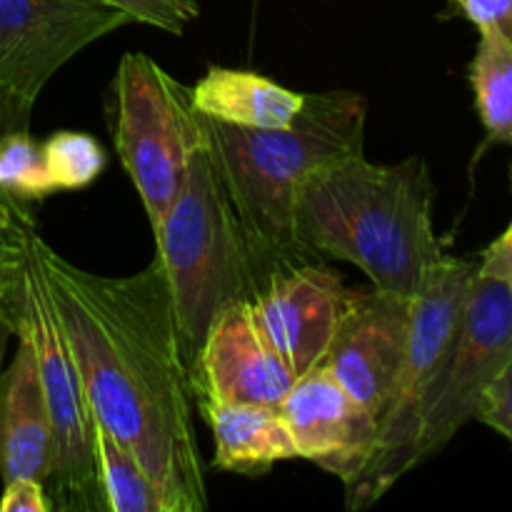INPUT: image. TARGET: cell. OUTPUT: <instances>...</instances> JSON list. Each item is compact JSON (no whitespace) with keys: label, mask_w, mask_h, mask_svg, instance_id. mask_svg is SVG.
<instances>
[{"label":"cell","mask_w":512,"mask_h":512,"mask_svg":"<svg viewBox=\"0 0 512 512\" xmlns=\"http://www.w3.org/2000/svg\"><path fill=\"white\" fill-rule=\"evenodd\" d=\"M65 330L95 420L158 485L170 512L208 508L195 398L158 258L133 275H98L25 235Z\"/></svg>","instance_id":"1"},{"label":"cell","mask_w":512,"mask_h":512,"mask_svg":"<svg viewBox=\"0 0 512 512\" xmlns=\"http://www.w3.org/2000/svg\"><path fill=\"white\" fill-rule=\"evenodd\" d=\"M95 458L105 512H170L158 485L113 433L95 420Z\"/></svg>","instance_id":"18"},{"label":"cell","mask_w":512,"mask_h":512,"mask_svg":"<svg viewBox=\"0 0 512 512\" xmlns=\"http://www.w3.org/2000/svg\"><path fill=\"white\" fill-rule=\"evenodd\" d=\"M45 165L55 190H83L100 178L108 155L105 148L88 133L58 130L43 143Z\"/></svg>","instance_id":"20"},{"label":"cell","mask_w":512,"mask_h":512,"mask_svg":"<svg viewBox=\"0 0 512 512\" xmlns=\"http://www.w3.org/2000/svg\"><path fill=\"white\" fill-rule=\"evenodd\" d=\"M15 335V293L8 298H0V373H3L5 350L8 340Z\"/></svg>","instance_id":"28"},{"label":"cell","mask_w":512,"mask_h":512,"mask_svg":"<svg viewBox=\"0 0 512 512\" xmlns=\"http://www.w3.org/2000/svg\"><path fill=\"white\" fill-rule=\"evenodd\" d=\"M295 378L258 330L250 303L220 308L190 363L193 398L220 403L278 408Z\"/></svg>","instance_id":"11"},{"label":"cell","mask_w":512,"mask_h":512,"mask_svg":"<svg viewBox=\"0 0 512 512\" xmlns=\"http://www.w3.org/2000/svg\"><path fill=\"white\" fill-rule=\"evenodd\" d=\"M15 338H23L33 350L53 423L55 465L45 485L53 510L105 512L95 458V415L38 260L30 253L28 243L23 273L15 288Z\"/></svg>","instance_id":"7"},{"label":"cell","mask_w":512,"mask_h":512,"mask_svg":"<svg viewBox=\"0 0 512 512\" xmlns=\"http://www.w3.org/2000/svg\"><path fill=\"white\" fill-rule=\"evenodd\" d=\"M28 123L30 120H25L18 110L10 108L8 100L0 95V138L5 133H13V130H28Z\"/></svg>","instance_id":"29"},{"label":"cell","mask_w":512,"mask_h":512,"mask_svg":"<svg viewBox=\"0 0 512 512\" xmlns=\"http://www.w3.org/2000/svg\"><path fill=\"white\" fill-rule=\"evenodd\" d=\"M128 23L103 0H0V95L30 120L38 95L65 63Z\"/></svg>","instance_id":"9"},{"label":"cell","mask_w":512,"mask_h":512,"mask_svg":"<svg viewBox=\"0 0 512 512\" xmlns=\"http://www.w3.org/2000/svg\"><path fill=\"white\" fill-rule=\"evenodd\" d=\"M58 193L48 173L43 143L28 130H13L0 138V195L20 205L38 203Z\"/></svg>","instance_id":"19"},{"label":"cell","mask_w":512,"mask_h":512,"mask_svg":"<svg viewBox=\"0 0 512 512\" xmlns=\"http://www.w3.org/2000/svg\"><path fill=\"white\" fill-rule=\"evenodd\" d=\"M345 303L343 278L328 265L308 263L275 278L250 310L270 348L295 375H303L323 363Z\"/></svg>","instance_id":"13"},{"label":"cell","mask_w":512,"mask_h":512,"mask_svg":"<svg viewBox=\"0 0 512 512\" xmlns=\"http://www.w3.org/2000/svg\"><path fill=\"white\" fill-rule=\"evenodd\" d=\"M278 413L293 435L298 458L310 460L343 485L363 473L378 438V420L323 365L295 378Z\"/></svg>","instance_id":"12"},{"label":"cell","mask_w":512,"mask_h":512,"mask_svg":"<svg viewBox=\"0 0 512 512\" xmlns=\"http://www.w3.org/2000/svg\"><path fill=\"white\" fill-rule=\"evenodd\" d=\"M55 465V435L30 345L0 373V478H35L48 485Z\"/></svg>","instance_id":"14"},{"label":"cell","mask_w":512,"mask_h":512,"mask_svg":"<svg viewBox=\"0 0 512 512\" xmlns=\"http://www.w3.org/2000/svg\"><path fill=\"white\" fill-rule=\"evenodd\" d=\"M365 123L368 103L353 90L308 93L293 125L280 130L205 118L208 153L268 285L300 265L320 263L295 235V200L315 170L365 153Z\"/></svg>","instance_id":"3"},{"label":"cell","mask_w":512,"mask_h":512,"mask_svg":"<svg viewBox=\"0 0 512 512\" xmlns=\"http://www.w3.org/2000/svg\"><path fill=\"white\" fill-rule=\"evenodd\" d=\"M35 230V220L28 205H20L0 195V240H18Z\"/></svg>","instance_id":"27"},{"label":"cell","mask_w":512,"mask_h":512,"mask_svg":"<svg viewBox=\"0 0 512 512\" xmlns=\"http://www.w3.org/2000/svg\"><path fill=\"white\" fill-rule=\"evenodd\" d=\"M468 78L488 143L512 145V45L508 40L480 30Z\"/></svg>","instance_id":"17"},{"label":"cell","mask_w":512,"mask_h":512,"mask_svg":"<svg viewBox=\"0 0 512 512\" xmlns=\"http://www.w3.org/2000/svg\"><path fill=\"white\" fill-rule=\"evenodd\" d=\"M193 108L215 123L248 130H280L293 125L305 93L285 88L253 70L210 65L190 88Z\"/></svg>","instance_id":"16"},{"label":"cell","mask_w":512,"mask_h":512,"mask_svg":"<svg viewBox=\"0 0 512 512\" xmlns=\"http://www.w3.org/2000/svg\"><path fill=\"white\" fill-rule=\"evenodd\" d=\"M475 275V260L455 258L448 253L435 265L428 283L410 303L405 358L395 378L388 408L378 423L373 455L363 473L343 485L345 508L350 512L365 510L383 500L403 475L415 470V438L425 393L458 328Z\"/></svg>","instance_id":"6"},{"label":"cell","mask_w":512,"mask_h":512,"mask_svg":"<svg viewBox=\"0 0 512 512\" xmlns=\"http://www.w3.org/2000/svg\"><path fill=\"white\" fill-rule=\"evenodd\" d=\"M510 178H512V173H510Z\"/></svg>","instance_id":"30"},{"label":"cell","mask_w":512,"mask_h":512,"mask_svg":"<svg viewBox=\"0 0 512 512\" xmlns=\"http://www.w3.org/2000/svg\"><path fill=\"white\" fill-rule=\"evenodd\" d=\"M0 512H53L45 483L35 478H15L3 483Z\"/></svg>","instance_id":"24"},{"label":"cell","mask_w":512,"mask_h":512,"mask_svg":"<svg viewBox=\"0 0 512 512\" xmlns=\"http://www.w3.org/2000/svg\"><path fill=\"white\" fill-rule=\"evenodd\" d=\"M458 15L485 33H495L512 45V0H450Z\"/></svg>","instance_id":"23"},{"label":"cell","mask_w":512,"mask_h":512,"mask_svg":"<svg viewBox=\"0 0 512 512\" xmlns=\"http://www.w3.org/2000/svg\"><path fill=\"white\" fill-rule=\"evenodd\" d=\"M123 10L130 23H145L170 35H183L193 20H198V0H103Z\"/></svg>","instance_id":"21"},{"label":"cell","mask_w":512,"mask_h":512,"mask_svg":"<svg viewBox=\"0 0 512 512\" xmlns=\"http://www.w3.org/2000/svg\"><path fill=\"white\" fill-rule=\"evenodd\" d=\"M410 303L375 285L348 290L323 368L380 423L408 345Z\"/></svg>","instance_id":"10"},{"label":"cell","mask_w":512,"mask_h":512,"mask_svg":"<svg viewBox=\"0 0 512 512\" xmlns=\"http://www.w3.org/2000/svg\"><path fill=\"white\" fill-rule=\"evenodd\" d=\"M425 158L373 163L365 153L323 165L300 185L295 235L315 258L345 260L385 293L415 298L445 248L435 233Z\"/></svg>","instance_id":"2"},{"label":"cell","mask_w":512,"mask_h":512,"mask_svg":"<svg viewBox=\"0 0 512 512\" xmlns=\"http://www.w3.org/2000/svg\"><path fill=\"white\" fill-rule=\"evenodd\" d=\"M153 235L190 370L218 310L253 303L268 290L208 148L193 158L178 198Z\"/></svg>","instance_id":"4"},{"label":"cell","mask_w":512,"mask_h":512,"mask_svg":"<svg viewBox=\"0 0 512 512\" xmlns=\"http://www.w3.org/2000/svg\"><path fill=\"white\" fill-rule=\"evenodd\" d=\"M475 420L493 428L495 433H500L512 443V358L480 400Z\"/></svg>","instance_id":"22"},{"label":"cell","mask_w":512,"mask_h":512,"mask_svg":"<svg viewBox=\"0 0 512 512\" xmlns=\"http://www.w3.org/2000/svg\"><path fill=\"white\" fill-rule=\"evenodd\" d=\"M108 123L120 165L153 230L178 198L195 155L208 148L205 118L193 108L188 85L133 50L115 70Z\"/></svg>","instance_id":"5"},{"label":"cell","mask_w":512,"mask_h":512,"mask_svg":"<svg viewBox=\"0 0 512 512\" xmlns=\"http://www.w3.org/2000/svg\"><path fill=\"white\" fill-rule=\"evenodd\" d=\"M512 358V290L475 275L458 328L433 375L415 438V468L473 423L480 400Z\"/></svg>","instance_id":"8"},{"label":"cell","mask_w":512,"mask_h":512,"mask_svg":"<svg viewBox=\"0 0 512 512\" xmlns=\"http://www.w3.org/2000/svg\"><path fill=\"white\" fill-rule=\"evenodd\" d=\"M200 415L213 433V468L220 473L260 478L283 460L298 458L288 425L270 405L220 403L195 398Z\"/></svg>","instance_id":"15"},{"label":"cell","mask_w":512,"mask_h":512,"mask_svg":"<svg viewBox=\"0 0 512 512\" xmlns=\"http://www.w3.org/2000/svg\"><path fill=\"white\" fill-rule=\"evenodd\" d=\"M478 273L493 278L512 290V220L508 228L483 250L478 260Z\"/></svg>","instance_id":"25"},{"label":"cell","mask_w":512,"mask_h":512,"mask_svg":"<svg viewBox=\"0 0 512 512\" xmlns=\"http://www.w3.org/2000/svg\"><path fill=\"white\" fill-rule=\"evenodd\" d=\"M25 265V243L18 240H0V298H8L18 288L20 273Z\"/></svg>","instance_id":"26"}]
</instances>
